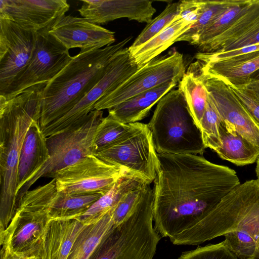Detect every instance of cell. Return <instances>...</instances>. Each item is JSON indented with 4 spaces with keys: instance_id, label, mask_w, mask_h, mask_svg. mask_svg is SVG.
I'll use <instances>...</instances> for the list:
<instances>
[{
    "instance_id": "6da1fadb",
    "label": "cell",
    "mask_w": 259,
    "mask_h": 259,
    "mask_svg": "<svg viewBox=\"0 0 259 259\" xmlns=\"http://www.w3.org/2000/svg\"><path fill=\"white\" fill-rule=\"evenodd\" d=\"M153 181V223L162 237L193 245L201 222L240 184L236 171L201 155L158 154Z\"/></svg>"
},
{
    "instance_id": "7a4b0ae2",
    "label": "cell",
    "mask_w": 259,
    "mask_h": 259,
    "mask_svg": "<svg viewBox=\"0 0 259 259\" xmlns=\"http://www.w3.org/2000/svg\"><path fill=\"white\" fill-rule=\"evenodd\" d=\"M47 83L31 87L7 99L0 96V227L9 226L17 209L19 160L29 126L40 120Z\"/></svg>"
},
{
    "instance_id": "3957f363",
    "label": "cell",
    "mask_w": 259,
    "mask_h": 259,
    "mask_svg": "<svg viewBox=\"0 0 259 259\" xmlns=\"http://www.w3.org/2000/svg\"><path fill=\"white\" fill-rule=\"evenodd\" d=\"M132 39L128 36L115 45L80 51L72 57L44 90L41 129L69 112L101 79L109 64Z\"/></svg>"
},
{
    "instance_id": "277c9868",
    "label": "cell",
    "mask_w": 259,
    "mask_h": 259,
    "mask_svg": "<svg viewBox=\"0 0 259 259\" xmlns=\"http://www.w3.org/2000/svg\"><path fill=\"white\" fill-rule=\"evenodd\" d=\"M147 125L158 154L202 156L205 152L200 130L179 88L159 100Z\"/></svg>"
},
{
    "instance_id": "5b68a950",
    "label": "cell",
    "mask_w": 259,
    "mask_h": 259,
    "mask_svg": "<svg viewBox=\"0 0 259 259\" xmlns=\"http://www.w3.org/2000/svg\"><path fill=\"white\" fill-rule=\"evenodd\" d=\"M242 231L259 244V181L251 180L235 188L203 219V243L233 231Z\"/></svg>"
},
{
    "instance_id": "8992f818",
    "label": "cell",
    "mask_w": 259,
    "mask_h": 259,
    "mask_svg": "<svg viewBox=\"0 0 259 259\" xmlns=\"http://www.w3.org/2000/svg\"><path fill=\"white\" fill-rule=\"evenodd\" d=\"M103 114L102 110H93L73 126L47 138L50 158L18 193L17 207L25 193L39 179L49 178L58 170L95 154L94 135L103 118Z\"/></svg>"
},
{
    "instance_id": "52a82bcc",
    "label": "cell",
    "mask_w": 259,
    "mask_h": 259,
    "mask_svg": "<svg viewBox=\"0 0 259 259\" xmlns=\"http://www.w3.org/2000/svg\"><path fill=\"white\" fill-rule=\"evenodd\" d=\"M94 155L148 184H151L156 178L158 156L147 124L131 123L123 136Z\"/></svg>"
},
{
    "instance_id": "ba28073f",
    "label": "cell",
    "mask_w": 259,
    "mask_h": 259,
    "mask_svg": "<svg viewBox=\"0 0 259 259\" xmlns=\"http://www.w3.org/2000/svg\"><path fill=\"white\" fill-rule=\"evenodd\" d=\"M185 70L183 54L176 50L156 57L100 99L93 110H109L141 93L167 82L179 83L186 73Z\"/></svg>"
},
{
    "instance_id": "9c48e42d",
    "label": "cell",
    "mask_w": 259,
    "mask_h": 259,
    "mask_svg": "<svg viewBox=\"0 0 259 259\" xmlns=\"http://www.w3.org/2000/svg\"><path fill=\"white\" fill-rule=\"evenodd\" d=\"M127 175H130L91 155L58 170L49 178L55 180L58 192L74 195H104L120 178Z\"/></svg>"
},
{
    "instance_id": "30bf717a",
    "label": "cell",
    "mask_w": 259,
    "mask_h": 259,
    "mask_svg": "<svg viewBox=\"0 0 259 259\" xmlns=\"http://www.w3.org/2000/svg\"><path fill=\"white\" fill-rule=\"evenodd\" d=\"M139 67L134 62L128 48H124L109 64L101 79L67 114L42 129L46 137L73 126L93 110L95 104L118 87Z\"/></svg>"
},
{
    "instance_id": "8fae6325",
    "label": "cell",
    "mask_w": 259,
    "mask_h": 259,
    "mask_svg": "<svg viewBox=\"0 0 259 259\" xmlns=\"http://www.w3.org/2000/svg\"><path fill=\"white\" fill-rule=\"evenodd\" d=\"M37 38V32L0 18V96L6 94L30 64Z\"/></svg>"
},
{
    "instance_id": "7c38bea8",
    "label": "cell",
    "mask_w": 259,
    "mask_h": 259,
    "mask_svg": "<svg viewBox=\"0 0 259 259\" xmlns=\"http://www.w3.org/2000/svg\"><path fill=\"white\" fill-rule=\"evenodd\" d=\"M49 28L37 32L36 46L30 64L2 96L9 99L31 87L47 83L71 60L69 50L50 33Z\"/></svg>"
},
{
    "instance_id": "4fadbf2b",
    "label": "cell",
    "mask_w": 259,
    "mask_h": 259,
    "mask_svg": "<svg viewBox=\"0 0 259 259\" xmlns=\"http://www.w3.org/2000/svg\"><path fill=\"white\" fill-rule=\"evenodd\" d=\"M200 70L208 96L222 120L230 123L243 137L259 147V124L229 85L222 79L204 74Z\"/></svg>"
},
{
    "instance_id": "5bb4252c",
    "label": "cell",
    "mask_w": 259,
    "mask_h": 259,
    "mask_svg": "<svg viewBox=\"0 0 259 259\" xmlns=\"http://www.w3.org/2000/svg\"><path fill=\"white\" fill-rule=\"evenodd\" d=\"M69 8L66 0H1L0 18L38 32L50 28Z\"/></svg>"
},
{
    "instance_id": "9a60e30c",
    "label": "cell",
    "mask_w": 259,
    "mask_h": 259,
    "mask_svg": "<svg viewBox=\"0 0 259 259\" xmlns=\"http://www.w3.org/2000/svg\"><path fill=\"white\" fill-rule=\"evenodd\" d=\"M49 32L68 50H96L112 45L115 32L94 24L83 17L64 15L50 27Z\"/></svg>"
},
{
    "instance_id": "2e32d148",
    "label": "cell",
    "mask_w": 259,
    "mask_h": 259,
    "mask_svg": "<svg viewBox=\"0 0 259 259\" xmlns=\"http://www.w3.org/2000/svg\"><path fill=\"white\" fill-rule=\"evenodd\" d=\"M78 9L91 22L103 24L119 18L149 23L156 12L149 0H84Z\"/></svg>"
},
{
    "instance_id": "e0dca14e",
    "label": "cell",
    "mask_w": 259,
    "mask_h": 259,
    "mask_svg": "<svg viewBox=\"0 0 259 259\" xmlns=\"http://www.w3.org/2000/svg\"><path fill=\"white\" fill-rule=\"evenodd\" d=\"M47 138L35 120L26 134L19 160L17 195L27 182L37 172L50 158Z\"/></svg>"
},
{
    "instance_id": "ac0fdd59",
    "label": "cell",
    "mask_w": 259,
    "mask_h": 259,
    "mask_svg": "<svg viewBox=\"0 0 259 259\" xmlns=\"http://www.w3.org/2000/svg\"><path fill=\"white\" fill-rule=\"evenodd\" d=\"M200 62L204 74L219 78L229 84L242 85L248 82L250 75L259 69V51L223 60Z\"/></svg>"
},
{
    "instance_id": "d6986e66",
    "label": "cell",
    "mask_w": 259,
    "mask_h": 259,
    "mask_svg": "<svg viewBox=\"0 0 259 259\" xmlns=\"http://www.w3.org/2000/svg\"><path fill=\"white\" fill-rule=\"evenodd\" d=\"M175 81L141 93L108 110V114L119 121L129 124L138 122L147 116L153 106L177 84Z\"/></svg>"
},
{
    "instance_id": "ffe728a7",
    "label": "cell",
    "mask_w": 259,
    "mask_h": 259,
    "mask_svg": "<svg viewBox=\"0 0 259 259\" xmlns=\"http://www.w3.org/2000/svg\"><path fill=\"white\" fill-rule=\"evenodd\" d=\"M219 133L221 146L215 152L220 157L237 166L256 162L259 147L243 137L230 123L222 120Z\"/></svg>"
},
{
    "instance_id": "44dd1931",
    "label": "cell",
    "mask_w": 259,
    "mask_h": 259,
    "mask_svg": "<svg viewBox=\"0 0 259 259\" xmlns=\"http://www.w3.org/2000/svg\"><path fill=\"white\" fill-rule=\"evenodd\" d=\"M192 25V23L178 16L163 31L139 48L130 52L134 62L139 68H142L176 42L177 38Z\"/></svg>"
},
{
    "instance_id": "7402d4cb",
    "label": "cell",
    "mask_w": 259,
    "mask_h": 259,
    "mask_svg": "<svg viewBox=\"0 0 259 259\" xmlns=\"http://www.w3.org/2000/svg\"><path fill=\"white\" fill-rule=\"evenodd\" d=\"M258 24L259 0H252L240 16L223 32L198 48L201 53L220 52L229 44L247 34Z\"/></svg>"
},
{
    "instance_id": "603a6c76",
    "label": "cell",
    "mask_w": 259,
    "mask_h": 259,
    "mask_svg": "<svg viewBox=\"0 0 259 259\" xmlns=\"http://www.w3.org/2000/svg\"><path fill=\"white\" fill-rule=\"evenodd\" d=\"M144 183L146 182L131 175L123 176L107 193L101 196L84 213L75 219L85 225L97 222L126 193Z\"/></svg>"
},
{
    "instance_id": "cb8c5ba5",
    "label": "cell",
    "mask_w": 259,
    "mask_h": 259,
    "mask_svg": "<svg viewBox=\"0 0 259 259\" xmlns=\"http://www.w3.org/2000/svg\"><path fill=\"white\" fill-rule=\"evenodd\" d=\"M114 226L111 209L97 222L85 225L67 259H89Z\"/></svg>"
},
{
    "instance_id": "d4e9b609",
    "label": "cell",
    "mask_w": 259,
    "mask_h": 259,
    "mask_svg": "<svg viewBox=\"0 0 259 259\" xmlns=\"http://www.w3.org/2000/svg\"><path fill=\"white\" fill-rule=\"evenodd\" d=\"M84 226L75 219L51 220V259H67Z\"/></svg>"
},
{
    "instance_id": "484cf974",
    "label": "cell",
    "mask_w": 259,
    "mask_h": 259,
    "mask_svg": "<svg viewBox=\"0 0 259 259\" xmlns=\"http://www.w3.org/2000/svg\"><path fill=\"white\" fill-rule=\"evenodd\" d=\"M179 83V89L184 96L195 124L200 129L208 98V93L201 77L200 71L197 74L192 71L186 72Z\"/></svg>"
},
{
    "instance_id": "4316f807",
    "label": "cell",
    "mask_w": 259,
    "mask_h": 259,
    "mask_svg": "<svg viewBox=\"0 0 259 259\" xmlns=\"http://www.w3.org/2000/svg\"><path fill=\"white\" fill-rule=\"evenodd\" d=\"M103 194H69L58 192L49 210L51 220L75 219L87 211Z\"/></svg>"
},
{
    "instance_id": "83f0119b",
    "label": "cell",
    "mask_w": 259,
    "mask_h": 259,
    "mask_svg": "<svg viewBox=\"0 0 259 259\" xmlns=\"http://www.w3.org/2000/svg\"><path fill=\"white\" fill-rule=\"evenodd\" d=\"M251 1L230 0L228 7L201 33L195 46L198 48L220 35L240 16Z\"/></svg>"
},
{
    "instance_id": "f1b7e54d",
    "label": "cell",
    "mask_w": 259,
    "mask_h": 259,
    "mask_svg": "<svg viewBox=\"0 0 259 259\" xmlns=\"http://www.w3.org/2000/svg\"><path fill=\"white\" fill-rule=\"evenodd\" d=\"M230 0H203L202 13L196 22L179 36L177 41H187L195 45L201 33L228 7Z\"/></svg>"
},
{
    "instance_id": "f546056e",
    "label": "cell",
    "mask_w": 259,
    "mask_h": 259,
    "mask_svg": "<svg viewBox=\"0 0 259 259\" xmlns=\"http://www.w3.org/2000/svg\"><path fill=\"white\" fill-rule=\"evenodd\" d=\"M180 1L168 4L165 9L152 19L128 47L133 51L145 44L168 26L178 16Z\"/></svg>"
},
{
    "instance_id": "4dcf8cb0",
    "label": "cell",
    "mask_w": 259,
    "mask_h": 259,
    "mask_svg": "<svg viewBox=\"0 0 259 259\" xmlns=\"http://www.w3.org/2000/svg\"><path fill=\"white\" fill-rule=\"evenodd\" d=\"M131 127V123H123L109 114L106 117H103L97 126L94 135V147L95 152L117 141Z\"/></svg>"
},
{
    "instance_id": "1f68e13d",
    "label": "cell",
    "mask_w": 259,
    "mask_h": 259,
    "mask_svg": "<svg viewBox=\"0 0 259 259\" xmlns=\"http://www.w3.org/2000/svg\"><path fill=\"white\" fill-rule=\"evenodd\" d=\"M222 120L217 110L208 96L200 130L205 148H209L215 152L221 146L219 126Z\"/></svg>"
},
{
    "instance_id": "d6a6232c",
    "label": "cell",
    "mask_w": 259,
    "mask_h": 259,
    "mask_svg": "<svg viewBox=\"0 0 259 259\" xmlns=\"http://www.w3.org/2000/svg\"><path fill=\"white\" fill-rule=\"evenodd\" d=\"M149 184L144 183L123 196L111 209L112 219L115 226L121 224L137 206Z\"/></svg>"
},
{
    "instance_id": "836d02e7",
    "label": "cell",
    "mask_w": 259,
    "mask_h": 259,
    "mask_svg": "<svg viewBox=\"0 0 259 259\" xmlns=\"http://www.w3.org/2000/svg\"><path fill=\"white\" fill-rule=\"evenodd\" d=\"M178 259H238L226 240L184 252Z\"/></svg>"
},
{
    "instance_id": "e575fe53",
    "label": "cell",
    "mask_w": 259,
    "mask_h": 259,
    "mask_svg": "<svg viewBox=\"0 0 259 259\" xmlns=\"http://www.w3.org/2000/svg\"><path fill=\"white\" fill-rule=\"evenodd\" d=\"M223 236L238 259L252 257L259 248V244L249 234L242 231H233Z\"/></svg>"
},
{
    "instance_id": "d590c367",
    "label": "cell",
    "mask_w": 259,
    "mask_h": 259,
    "mask_svg": "<svg viewBox=\"0 0 259 259\" xmlns=\"http://www.w3.org/2000/svg\"><path fill=\"white\" fill-rule=\"evenodd\" d=\"M228 84L259 124V80L250 81L242 85Z\"/></svg>"
},
{
    "instance_id": "8d00e7d4",
    "label": "cell",
    "mask_w": 259,
    "mask_h": 259,
    "mask_svg": "<svg viewBox=\"0 0 259 259\" xmlns=\"http://www.w3.org/2000/svg\"><path fill=\"white\" fill-rule=\"evenodd\" d=\"M259 51V44L250 45L240 49L216 53H197L195 58L202 62L223 60L246 54Z\"/></svg>"
},
{
    "instance_id": "74e56055",
    "label": "cell",
    "mask_w": 259,
    "mask_h": 259,
    "mask_svg": "<svg viewBox=\"0 0 259 259\" xmlns=\"http://www.w3.org/2000/svg\"><path fill=\"white\" fill-rule=\"evenodd\" d=\"M203 5V0L180 1L178 16L193 25L202 13Z\"/></svg>"
},
{
    "instance_id": "f35d334b",
    "label": "cell",
    "mask_w": 259,
    "mask_h": 259,
    "mask_svg": "<svg viewBox=\"0 0 259 259\" xmlns=\"http://www.w3.org/2000/svg\"><path fill=\"white\" fill-rule=\"evenodd\" d=\"M2 259H38V256L36 252L35 254L13 253Z\"/></svg>"
},
{
    "instance_id": "ab89813d",
    "label": "cell",
    "mask_w": 259,
    "mask_h": 259,
    "mask_svg": "<svg viewBox=\"0 0 259 259\" xmlns=\"http://www.w3.org/2000/svg\"><path fill=\"white\" fill-rule=\"evenodd\" d=\"M259 80V69L249 76V81Z\"/></svg>"
},
{
    "instance_id": "60d3db41",
    "label": "cell",
    "mask_w": 259,
    "mask_h": 259,
    "mask_svg": "<svg viewBox=\"0 0 259 259\" xmlns=\"http://www.w3.org/2000/svg\"><path fill=\"white\" fill-rule=\"evenodd\" d=\"M256 165L255 168V172L257 177V180L259 181V156L256 161Z\"/></svg>"
},
{
    "instance_id": "b9f144b4",
    "label": "cell",
    "mask_w": 259,
    "mask_h": 259,
    "mask_svg": "<svg viewBox=\"0 0 259 259\" xmlns=\"http://www.w3.org/2000/svg\"><path fill=\"white\" fill-rule=\"evenodd\" d=\"M246 259H259V248L253 256Z\"/></svg>"
},
{
    "instance_id": "7bdbcfd3",
    "label": "cell",
    "mask_w": 259,
    "mask_h": 259,
    "mask_svg": "<svg viewBox=\"0 0 259 259\" xmlns=\"http://www.w3.org/2000/svg\"></svg>"
}]
</instances>
